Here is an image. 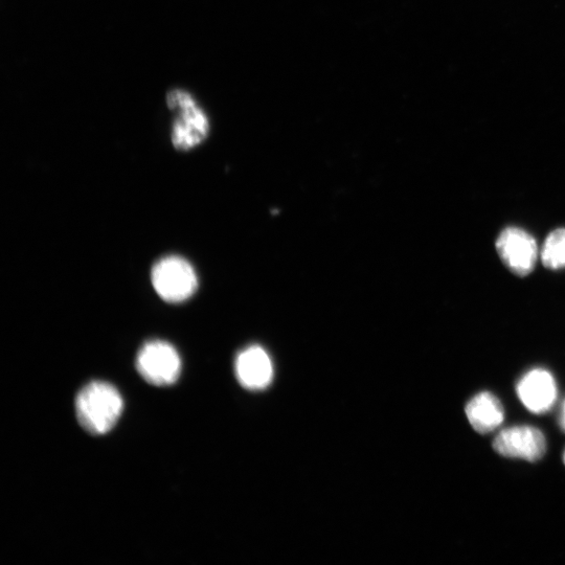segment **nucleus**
Here are the masks:
<instances>
[{"mask_svg":"<svg viewBox=\"0 0 565 565\" xmlns=\"http://www.w3.org/2000/svg\"><path fill=\"white\" fill-rule=\"evenodd\" d=\"M124 409L119 391L103 381L90 382L77 396L76 413L87 433L102 436L116 426Z\"/></svg>","mask_w":565,"mask_h":565,"instance_id":"nucleus-1","label":"nucleus"},{"mask_svg":"<svg viewBox=\"0 0 565 565\" xmlns=\"http://www.w3.org/2000/svg\"><path fill=\"white\" fill-rule=\"evenodd\" d=\"M167 104L178 113L172 128V143L177 150H191L208 138L209 118L192 95L182 89L171 90Z\"/></svg>","mask_w":565,"mask_h":565,"instance_id":"nucleus-2","label":"nucleus"},{"mask_svg":"<svg viewBox=\"0 0 565 565\" xmlns=\"http://www.w3.org/2000/svg\"><path fill=\"white\" fill-rule=\"evenodd\" d=\"M152 284L157 295L166 302L182 303L194 295L198 279L193 266L186 259L171 256L154 265Z\"/></svg>","mask_w":565,"mask_h":565,"instance_id":"nucleus-3","label":"nucleus"},{"mask_svg":"<svg viewBox=\"0 0 565 565\" xmlns=\"http://www.w3.org/2000/svg\"><path fill=\"white\" fill-rule=\"evenodd\" d=\"M140 375L154 387L172 386L182 372V360L173 346L163 341L147 343L137 357Z\"/></svg>","mask_w":565,"mask_h":565,"instance_id":"nucleus-4","label":"nucleus"},{"mask_svg":"<svg viewBox=\"0 0 565 565\" xmlns=\"http://www.w3.org/2000/svg\"><path fill=\"white\" fill-rule=\"evenodd\" d=\"M496 252L506 267L517 277H527L536 266L539 256L534 237L527 231L509 226L496 239Z\"/></svg>","mask_w":565,"mask_h":565,"instance_id":"nucleus-5","label":"nucleus"},{"mask_svg":"<svg viewBox=\"0 0 565 565\" xmlns=\"http://www.w3.org/2000/svg\"><path fill=\"white\" fill-rule=\"evenodd\" d=\"M493 449L502 457L534 463L546 455L547 440L534 426L516 425L503 429L495 437Z\"/></svg>","mask_w":565,"mask_h":565,"instance_id":"nucleus-6","label":"nucleus"},{"mask_svg":"<svg viewBox=\"0 0 565 565\" xmlns=\"http://www.w3.org/2000/svg\"><path fill=\"white\" fill-rule=\"evenodd\" d=\"M516 392L525 408L536 415L549 412L557 400L558 390L553 375L541 368L533 369L518 381Z\"/></svg>","mask_w":565,"mask_h":565,"instance_id":"nucleus-7","label":"nucleus"},{"mask_svg":"<svg viewBox=\"0 0 565 565\" xmlns=\"http://www.w3.org/2000/svg\"><path fill=\"white\" fill-rule=\"evenodd\" d=\"M236 375L245 389L264 390L274 378L273 361L263 348H247L237 357Z\"/></svg>","mask_w":565,"mask_h":565,"instance_id":"nucleus-8","label":"nucleus"},{"mask_svg":"<svg viewBox=\"0 0 565 565\" xmlns=\"http://www.w3.org/2000/svg\"><path fill=\"white\" fill-rule=\"evenodd\" d=\"M465 413L474 431L482 435L496 431L505 419L502 402L490 392H482L471 398Z\"/></svg>","mask_w":565,"mask_h":565,"instance_id":"nucleus-9","label":"nucleus"},{"mask_svg":"<svg viewBox=\"0 0 565 565\" xmlns=\"http://www.w3.org/2000/svg\"><path fill=\"white\" fill-rule=\"evenodd\" d=\"M540 258L548 269H565V229H557L547 237Z\"/></svg>","mask_w":565,"mask_h":565,"instance_id":"nucleus-10","label":"nucleus"},{"mask_svg":"<svg viewBox=\"0 0 565 565\" xmlns=\"http://www.w3.org/2000/svg\"><path fill=\"white\" fill-rule=\"evenodd\" d=\"M559 425H560V428L562 429V431L565 433V400L562 404V408H561V412H560Z\"/></svg>","mask_w":565,"mask_h":565,"instance_id":"nucleus-11","label":"nucleus"},{"mask_svg":"<svg viewBox=\"0 0 565 565\" xmlns=\"http://www.w3.org/2000/svg\"><path fill=\"white\" fill-rule=\"evenodd\" d=\"M563 462L565 464V452H564V455H563Z\"/></svg>","mask_w":565,"mask_h":565,"instance_id":"nucleus-12","label":"nucleus"}]
</instances>
